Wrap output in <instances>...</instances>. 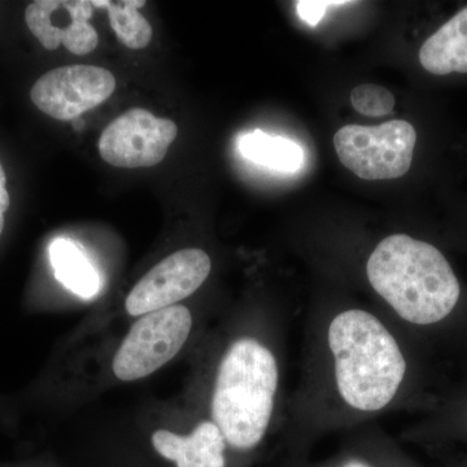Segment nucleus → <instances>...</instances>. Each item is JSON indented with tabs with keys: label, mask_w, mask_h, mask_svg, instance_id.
<instances>
[{
	"label": "nucleus",
	"mask_w": 467,
	"mask_h": 467,
	"mask_svg": "<svg viewBox=\"0 0 467 467\" xmlns=\"http://www.w3.org/2000/svg\"><path fill=\"white\" fill-rule=\"evenodd\" d=\"M335 377L343 400L362 411H377L400 389L407 362L386 326L368 312L340 313L328 328Z\"/></svg>",
	"instance_id": "2"
},
{
	"label": "nucleus",
	"mask_w": 467,
	"mask_h": 467,
	"mask_svg": "<svg viewBox=\"0 0 467 467\" xmlns=\"http://www.w3.org/2000/svg\"><path fill=\"white\" fill-rule=\"evenodd\" d=\"M279 371L275 355L251 339L236 340L218 368L212 417L238 450L256 447L269 427Z\"/></svg>",
	"instance_id": "3"
},
{
	"label": "nucleus",
	"mask_w": 467,
	"mask_h": 467,
	"mask_svg": "<svg viewBox=\"0 0 467 467\" xmlns=\"http://www.w3.org/2000/svg\"><path fill=\"white\" fill-rule=\"evenodd\" d=\"M420 63L431 75H467V7L426 39Z\"/></svg>",
	"instance_id": "11"
},
{
	"label": "nucleus",
	"mask_w": 467,
	"mask_h": 467,
	"mask_svg": "<svg viewBox=\"0 0 467 467\" xmlns=\"http://www.w3.org/2000/svg\"><path fill=\"white\" fill-rule=\"evenodd\" d=\"M153 448L178 467H225V436L214 422H202L189 436L159 430L152 435Z\"/></svg>",
	"instance_id": "10"
},
{
	"label": "nucleus",
	"mask_w": 467,
	"mask_h": 467,
	"mask_svg": "<svg viewBox=\"0 0 467 467\" xmlns=\"http://www.w3.org/2000/svg\"><path fill=\"white\" fill-rule=\"evenodd\" d=\"M212 263L207 252L187 248L152 267L134 285L125 306L133 317L177 306L207 281Z\"/></svg>",
	"instance_id": "8"
},
{
	"label": "nucleus",
	"mask_w": 467,
	"mask_h": 467,
	"mask_svg": "<svg viewBox=\"0 0 467 467\" xmlns=\"http://www.w3.org/2000/svg\"><path fill=\"white\" fill-rule=\"evenodd\" d=\"M92 5L109 9L110 26L119 41L130 50H142L152 39V26L147 18L138 12L144 7V0H92Z\"/></svg>",
	"instance_id": "14"
},
{
	"label": "nucleus",
	"mask_w": 467,
	"mask_h": 467,
	"mask_svg": "<svg viewBox=\"0 0 467 467\" xmlns=\"http://www.w3.org/2000/svg\"><path fill=\"white\" fill-rule=\"evenodd\" d=\"M116 78L106 67L67 66L43 75L30 99L43 113L61 121H75L97 109L115 92Z\"/></svg>",
	"instance_id": "7"
},
{
	"label": "nucleus",
	"mask_w": 467,
	"mask_h": 467,
	"mask_svg": "<svg viewBox=\"0 0 467 467\" xmlns=\"http://www.w3.org/2000/svg\"><path fill=\"white\" fill-rule=\"evenodd\" d=\"M350 103L359 115L384 117L396 106V99L389 88L374 84L358 85L350 92Z\"/></svg>",
	"instance_id": "15"
},
{
	"label": "nucleus",
	"mask_w": 467,
	"mask_h": 467,
	"mask_svg": "<svg viewBox=\"0 0 467 467\" xmlns=\"http://www.w3.org/2000/svg\"><path fill=\"white\" fill-rule=\"evenodd\" d=\"M238 149L243 158L273 171L294 173L303 167V149L287 138L254 130L239 138Z\"/></svg>",
	"instance_id": "12"
},
{
	"label": "nucleus",
	"mask_w": 467,
	"mask_h": 467,
	"mask_svg": "<svg viewBox=\"0 0 467 467\" xmlns=\"http://www.w3.org/2000/svg\"><path fill=\"white\" fill-rule=\"evenodd\" d=\"M296 5L297 15L300 20L308 24L309 26H318L319 21L324 18L326 9L330 5H352V2H326V0H301V2L295 3Z\"/></svg>",
	"instance_id": "16"
},
{
	"label": "nucleus",
	"mask_w": 467,
	"mask_h": 467,
	"mask_svg": "<svg viewBox=\"0 0 467 467\" xmlns=\"http://www.w3.org/2000/svg\"><path fill=\"white\" fill-rule=\"evenodd\" d=\"M94 5L88 0H36L26 7L30 32L43 47L57 50L63 45L72 54H91L99 43L95 27L88 24Z\"/></svg>",
	"instance_id": "9"
},
{
	"label": "nucleus",
	"mask_w": 467,
	"mask_h": 467,
	"mask_svg": "<svg viewBox=\"0 0 467 467\" xmlns=\"http://www.w3.org/2000/svg\"><path fill=\"white\" fill-rule=\"evenodd\" d=\"M171 119H160L150 110L133 109L112 122L101 133V159L117 168H150L167 156L177 138Z\"/></svg>",
	"instance_id": "6"
},
{
	"label": "nucleus",
	"mask_w": 467,
	"mask_h": 467,
	"mask_svg": "<svg viewBox=\"0 0 467 467\" xmlns=\"http://www.w3.org/2000/svg\"><path fill=\"white\" fill-rule=\"evenodd\" d=\"M416 144V129L404 119L378 126L347 125L334 135L340 162L365 181L396 180L407 174Z\"/></svg>",
	"instance_id": "4"
},
{
	"label": "nucleus",
	"mask_w": 467,
	"mask_h": 467,
	"mask_svg": "<svg viewBox=\"0 0 467 467\" xmlns=\"http://www.w3.org/2000/svg\"><path fill=\"white\" fill-rule=\"evenodd\" d=\"M192 327V316L183 306L147 313L135 322L113 358V373L131 382L155 373L182 349Z\"/></svg>",
	"instance_id": "5"
},
{
	"label": "nucleus",
	"mask_w": 467,
	"mask_h": 467,
	"mask_svg": "<svg viewBox=\"0 0 467 467\" xmlns=\"http://www.w3.org/2000/svg\"><path fill=\"white\" fill-rule=\"evenodd\" d=\"M367 275L371 287L413 325L438 324L460 300L459 279L444 254L405 234H393L377 245Z\"/></svg>",
	"instance_id": "1"
},
{
	"label": "nucleus",
	"mask_w": 467,
	"mask_h": 467,
	"mask_svg": "<svg viewBox=\"0 0 467 467\" xmlns=\"http://www.w3.org/2000/svg\"><path fill=\"white\" fill-rule=\"evenodd\" d=\"M5 173L0 165V235H2L3 229H5V213L9 208V193L7 187H5Z\"/></svg>",
	"instance_id": "17"
},
{
	"label": "nucleus",
	"mask_w": 467,
	"mask_h": 467,
	"mask_svg": "<svg viewBox=\"0 0 467 467\" xmlns=\"http://www.w3.org/2000/svg\"><path fill=\"white\" fill-rule=\"evenodd\" d=\"M50 260L55 276L67 290L84 299H90L98 294L100 288L99 275L76 243L66 238L52 242Z\"/></svg>",
	"instance_id": "13"
},
{
	"label": "nucleus",
	"mask_w": 467,
	"mask_h": 467,
	"mask_svg": "<svg viewBox=\"0 0 467 467\" xmlns=\"http://www.w3.org/2000/svg\"><path fill=\"white\" fill-rule=\"evenodd\" d=\"M342 467H368V466L364 465V463H359V462H349V463H347V465H344Z\"/></svg>",
	"instance_id": "18"
}]
</instances>
